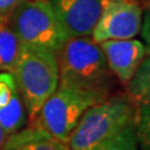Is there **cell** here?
<instances>
[{
  "label": "cell",
  "mask_w": 150,
  "mask_h": 150,
  "mask_svg": "<svg viewBox=\"0 0 150 150\" xmlns=\"http://www.w3.org/2000/svg\"><path fill=\"white\" fill-rule=\"evenodd\" d=\"M126 86L129 99L135 105L150 106V58L143 59Z\"/></svg>",
  "instance_id": "7c38bea8"
},
{
  "label": "cell",
  "mask_w": 150,
  "mask_h": 150,
  "mask_svg": "<svg viewBox=\"0 0 150 150\" xmlns=\"http://www.w3.org/2000/svg\"><path fill=\"white\" fill-rule=\"evenodd\" d=\"M143 9L137 0H101L98 21L91 31L96 43L135 38L142 29Z\"/></svg>",
  "instance_id": "8992f818"
},
{
  "label": "cell",
  "mask_w": 150,
  "mask_h": 150,
  "mask_svg": "<svg viewBox=\"0 0 150 150\" xmlns=\"http://www.w3.org/2000/svg\"><path fill=\"white\" fill-rule=\"evenodd\" d=\"M5 139H6V135H5V133H4L3 128L0 126V150L3 149V145H4V143H5Z\"/></svg>",
  "instance_id": "e0dca14e"
},
{
  "label": "cell",
  "mask_w": 150,
  "mask_h": 150,
  "mask_svg": "<svg viewBox=\"0 0 150 150\" xmlns=\"http://www.w3.org/2000/svg\"><path fill=\"white\" fill-rule=\"evenodd\" d=\"M24 0H0V16L9 15Z\"/></svg>",
  "instance_id": "2e32d148"
},
{
  "label": "cell",
  "mask_w": 150,
  "mask_h": 150,
  "mask_svg": "<svg viewBox=\"0 0 150 150\" xmlns=\"http://www.w3.org/2000/svg\"><path fill=\"white\" fill-rule=\"evenodd\" d=\"M137 1H138V0H137Z\"/></svg>",
  "instance_id": "ac0fdd59"
},
{
  "label": "cell",
  "mask_w": 150,
  "mask_h": 150,
  "mask_svg": "<svg viewBox=\"0 0 150 150\" xmlns=\"http://www.w3.org/2000/svg\"><path fill=\"white\" fill-rule=\"evenodd\" d=\"M1 150H70L69 144L38 126L20 129L8 135Z\"/></svg>",
  "instance_id": "30bf717a"
},
{
  "label": "cell",
  "mask_w": 150,
  "mask_h": 150,
  "mask_svg": "<svg viewBox=\"0 0 150 150\" xmlns=\"http://www.w3.org/2000/svg\"><path fill=\"white\" fill-rule=\"evenodd\" d=\"M109 70L123 84H128L146 54L145 45L134 38L99 43Z\"/></svg>",
  "instance_id": "ba28073f"
},
{
  "label": "cell",
  "mask_w": 150,
  "mask_h": 150,
  "mask_svg": "<svg viewBox=\"0 0 150 150\" xmlns=\"http://www.w3.org/2000/svg\"><path fill=\"white\" fill-rule=\"evenodd\" d=\"M30 123L59 86L56 54L46 49L23 45L11 70Z\"/></svg>",
  "instance_id": "7a4b0ae2"
},
{
  "label": "cell",
  "mask_w": 150,
  "mask_h": 150,
  "mask_svg": "<svg viewBox=\"0 0 150 150\" xmlns=\"http://www.w3.org/2000/svg\"><path fill=\"white\" fill-rule=\"evenodd\" d=\"M56 59L59 85L105 93L110 70L100 44L91 36L69 38Z\"/></svg>",
  "instance_id": "3957f363"
},
{
  "label": "cell",
  "mask_w": 150,
  "mask_h": 150,
  "mask_svg": "<svg viewBox=\"0 0 150 150\" xmlns=\"http://www.w3.org/2000/svg\"><path fill=\"white\" fill-rule=\"evenodd\" d=\"M26 111L15 79L9 71H0V126L8 137L23 129Z\"/></svg>",
  "instance_id": "9c48e42d"
},
{
  "label": "cell",
  "mask_w": 150,
  "mask_h": 150,
  "mask_svg": "<svg viewBox=\"0 0 150 150\" xmlns=\"http://www.w3.org/2000/svg\"><path fill=\"white\" fill-rule=\"evenodd\" d=\"M9 23L23 45L56 54L69 39L50 0H24L9 14Z\"/></svg>",
  "instance_id": "277c9868"
},
{
  "label": "cell",
  "mask_w": 150,
  "mask_h": 150,
  "mask_svg": "<svg viewBox=\"0 0 150 150\" xmlns=\"http://www.w3.org/2000/svg\"><path fill=\"white\" fill-rule=\"evenodd\" d=\"M135 134L138 146L142 150H150V106L137 105Z\"/></svg>",
  "instance_id": "4fadbf2b"
},
{
  "label": "cell",
  "mask_w": 150,
  "mask_h": 150,
  "mask_svg": "<svg viewBox=\"0 0 150 150\" xmlns=\"http://www.w3.org/2000/svg\"><path fill=\"white\" fill-rule=\"evenodd\" d=\"M69 38L90 36L101 9V0H50Z\"/></svg>",
  "instance_id": "52a82bcc"
},
{
  "label": "cell",
  "mask_w": 150,
  "mask_h": 150,
  "mask_svg": "<svg viewBox=\"0 0 150 150\" xmlns=\"http://www.w3.org/2000/svg\"><path fill=\"white\" fill-rule=\"evenodd\" d=\"M21 43L9 23V15L0 16V71H9L15 65Z\"/></svg>",
  "instance_id": "8fae6325"
},
{
  "label": "cell",
  "mask_w": 150,
  "mask_h": 150,
  "mask_svg": "<svg viewBox=\"0 0 150 150\" xmlns=\"http://www.w3.org/2000/svg\"><path fill=\"white\" fill-rule=\"evenodd\" d=\"M104 99L106 93L59 85L40 108L33 125L68 143L85 110Z\"/></svg>",
  "instance_id": "5b68a950"
},
{
  "label": "cell",
  "mask_w": 150,
  "mask_h": 150,
  "mask_svg": "<svg viewBox=\"0 0 150 150\" xmlns=\"http://www.w3.org/2000/svg\"><path fill=\"white\" fill-rule=\"evenodd\" d=\"M137 105L129 98L112 96L88 108L70 134V150H98L131 125Z\"/></svg>",
  "instance_id": "6da1fadb"
},
{
  "label": "cell",
  "mask_w": 150,
  "mask_h": 150,
  "mask_svg": "<svg viewBox=\"0 0 150 150\" xmlns=\"http://www.w3.org/2000/svg\"><path fill=\"white\" fill-rule=\"evenodd\" d=\"M138 148L135 125H131L98 150H138Z\"/></svg>",
  "instance_id": "5bb4252c"
},
{
  "label": "cell",
  "mask_w": 150,
  "mask_h": 150,
  "mask_svg": "<svg viewBox=\"0 0 150 150\" xmlns=\"http://www.w3.org/2000/svg\"><path fill=\"white\" fill-rule=\"evenodd\" d=\"M140 34H142L143 39L145 41V49H146V53L150 55V11L145 13V16L143 18Z\"/></svg>",
  "instance_id": "9a60e30c"
}]
</instances>
